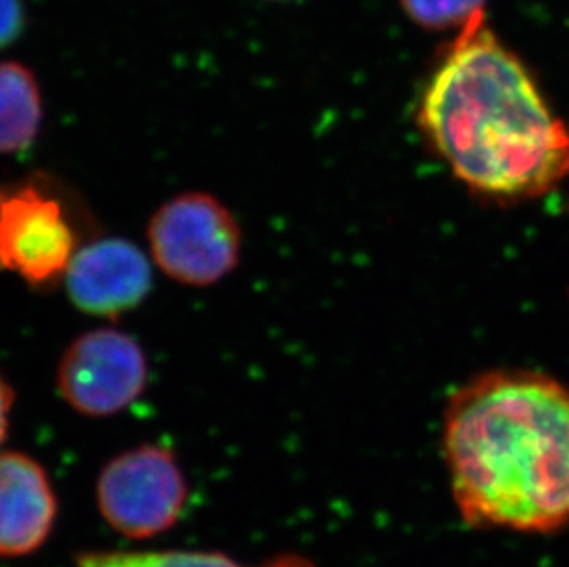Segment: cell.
<instances>
[{
  "mask_svg": "<svg viewBox=\"0 0 569 567\" xmlns=\"http://www.w3.org/2000/svg\"><path fill=\"white\" fill-rule=\"evenodd\" d=\"M419 126L453 176L492 198H538L569 176V126L555 117L487 13L461 28L431 76Z\"/></svg>",
  "mask_w": 569,
  "mask_h": 567,
  "instance_id": "obj_1",
  "label": "cell"
},
{
  "mask_svg": "<svg viewBox=\"0 0 569 567\" xmlns=\"http://www.w3.org/2000/svg\"><path fill=\"white\" fill-rule=\"evenodd\" d=\"M445 457L470 525L549 533L569 524V389L549 376L501 370L451 397Z\"/></svg>",
  "mask_w": 569,
  "mask_h": 567,
  "instance_id": "obj_2",
  "label": "cell"
},
{
  "mask_svg": "<svg viewBox=\"0 0 569 567\" xmlns=\"http://www.w3.org/2000/svg\"><path fill=\"white\" fill-rule=\"evenodd\" d=\"M151 262L189 288L226 280L242 258V227L221 199L184 192L168 199L148 223Z\"/></svg>",
  "mask_w": 569,
  "mask_h": 567,
  "instance_id": "obj_3",
  "label": "cell"
},
{
  "mask_svg": "<svg viewBox=\"0 0 569 567\" xmlns=\"http://www.w3.org/2000/svg\"><path fill=\"white\" fill-rule=\"evenodd\" d=\"M81 247L60 193L43 181L0 185V271L32 288L63 282Z\"/></svg>",
  "mask_w": 569,
  "mask_h": 567,
  "instance_id": "obj_4",
  "label": "cell"
},
{
  "mask_svg": "<svg viewBox=\"0 0 569 567\" xmlns=\"http://www.w3.org/2000/svg\"><path fill=\"white\" fill-rule=\"evenodd\" d=\"M189 485L172 451L142 445L103 466L97 481L98 509L129 540H148L178 524Z\"/></svg>",
  "mask_w": 569,
  "mask_h": 567,
  "instance_id": "obj_5",
  "label": "cell"
},
{
  "mask_svg": "<svg viewBox=\"0 0 569 567\" xmlns=\"http://www.w3.org/2000/svg\"><path fill=\"white\" fill-rule=\"evenodd\" d=\"M148 358L124 330L100 327L61 354L56 384L61 400L81 417L108 418L139 400L148 386Z\"/></svg>",
  "mask_w": 569,
  "mask_h": 567,
  "instance_id": "obj_6",
  "label": "cell"
},
{
  "mask_svg": "<svg viewBox=\"0 0 569 567\" xmlns=\"http://www.w3.org/2000/svg\"><path fill=\"white\" fill-rule=\"evenodd\" d=\"M151 258L126 238L81 243L63 277L70 302L87 316L117 321L139 308L153 286Z\"/></svg>",
  "mask_w": 569,
  "mask_h": 567,
  "instance_id": "obj_7",
  "label": "cell"
},
{
  "mask_svg": "<svg viewBox=\"0 0 569 567\" xmlns=\"http://www.w3.org/2000/svg\"><path fill=\"white\" fill-rule=\"evenodd\" d=\"M58 514L49 474L21 451L0 454V557H27L43 546Z\"/></svg>",
  "mask_w": 569,
  "mask_h": 567,
  "instance_id": "obj_8",
  "label": "cell"
},
{
  "mask_svg": "<svg viewBox=\"0 0 569 567\" xmlns=\"http://www.w3.org/2000/svg\"><path fill=\"white\" fill-rule=\"evenodd\" d=\"M43 126L38 78L19 61H0V156H16L36 142Z\"/></svg>",
  "mask_w": 569,
  "mask_h": 567,
  "instance_id": "obj_9",
  "label": "cell"
},
{
  "mask_svg": "<svg viewBox=\"0 0 569 567\" xmlns=\"http://www.w3.org/2000/svg\"><path fill=\"white\" fill-rule=\"evenodd\" d=\"M76 567H246L218 553H86L76 560ZM263 567H313L297 557H282Z\"/></svg>",
  "mask_w": 569,
  "mask_h": 567,
  "instance_id": "obj_10",
  "label": "cell"
},
{
  "mask_svg": "<svg viewBox=\"0 0 569 567\" xmlns=\"http://www.w3.org/2000/svg\"><path fill=\"white\" fill-rule=\"evenodd\" d=\"M415 22L430 30H451L467 27L485 13L487 0H400Z\"/></svg>",
  "mask_w": 569,
  "mask_h": 567,
  "instance_id": "obj_11",
  "label": "cell"
},
{
  "mask_svg": "<svg viewBox=\"0 0 569 567\" xmlns=\"http://www.w3.org/2000/svg\"><path fill=\"white\" fill-rule=\"evenodd\" d=\"M22 0H0V49L13 43L24 30Z\"/></svg>",
  "mask_w": 569,
  "mask_h": 567,
  "instance_id": "obj_12",
  "label": "cell"
},
{
  "mask_svg": "<svg viewBox=\"0 0 569 567\" xmlns=\"http://www.w3.org/2000/svg\"><path fill=\"white\" fill-rule=\"evenodd\" d=\"M13 401H16V395L11 391L10 384L4 380V376L0 375V445L4 442L6 435H8Z\"/></svg>",
  "mask_w": 569,
  "mask_h": 567,
  "instance_id": "obj_13",
  "label": "cell"
}]
</instances>
